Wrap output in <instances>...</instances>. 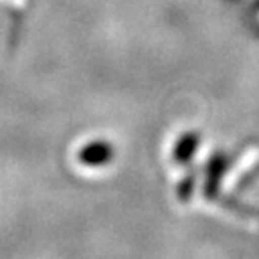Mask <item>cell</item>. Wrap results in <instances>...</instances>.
I'll return each instance as SVG.
<instances>
[{
    "label": "cell",
    "instance_id": "6da1fadb",
    "mask_svg": "<svg viewBox=\"0 0 259 259\" xmlns=\"http://www.w3.org/2000/svg\"><path fill=\"white\" fill-rule=\"evenodd\" d=\"M229 167V157L223 151H214L210 155L209 162L205 166V178H203L202 193L207 200H214L222 189L223 177Z\"/></svg>",
    "mask_w": 259,
    "mask_h": 259
},
{
    "label": "cell",
    "instance_id": "7a4b0ae2",
    "mask_svg": "<svg viewBox=\"0 0 259 259\" xmlns=\"http://www.w3.org/2000/svg\"><path fill=\"white\" fill-rule=\"evenodd\" d=\"M115 157V148L110 141L105 139H96V141L87 142L79 151H77V162L87 167H105Z\"/></svg>",
    "mask_w": 259,
    "mask_h": 259
},
{
    "label": "cell",
    "instance_id": "3957f363",
    "mask_svg": "<svg viewBox=\"0 0 259 259\" xmlns=\"http://www.w3.org/2000/svg\"><path fill=\"white\" fill-rule=\"evenodd\" d=\"M200 144H202V135L196 132V130H189V132H184L180 137L177 139L173 148V162L178 166H189L193 162L194 155L198 151Z\"/></svg>",
    "mask_w": 259,
    "mask_h": 259
},
{
    "label": "cell",
    "instance_id": "277c9868",
    "mask_svg": "<svg viewBox=\"0 0 259 259\" xmlns=\"http://www.w3.org/2000/svg\"><path fill=\"white\" fill-rule=\"evenodd\" d=\"M196 180H198V171L196 169H191L189 173L180 180V184H178V187H177V196L180 202L187 203L193 198L194 189H196Z\"/></svg>",
    "mask_w": 259,
    "mask_h": 259
}]
</instances>
